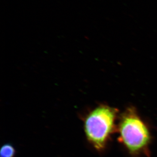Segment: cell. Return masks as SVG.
<instances>
[{"instance_id":"cell-3","label":"cell","mask_w":157,"mask_h":157,"mask_svg":"<svg viewBox=\"0 0 157 157\" xmlns=\"http://www.w3.org/2000/svg\"><path fill=\"white\" fill-rule=\"evenodd\" d=\"M15 151L13 147L7 144L3 145L0 150V157H13Z\"/></svg>"},{"instance_id":"cell-2","label":"cell","mask_w":157,"mask_h":157,"mask_svg":"<svg viewBox=\"0 0 157 157\" xmlns=\"http://www.w3.org/2000/svg\"><path fill=\"white\" fill-rule=\"evenodd\" d=\"M117 110L107 105H101L86 117L85 130L86 138L98 151L105 148L110 135L115 130Z\"/></svg>"},{"instance_id":"cell-1","label":"cell","mask_w":157,"mask_h":157,"mask_svg":"<svg viewBox=\"0 0 157 157\" xmlns=\"http://www.w3.org/2000/svg\"><path fill=\"white\" fill-rule=\"evenodd\" d=\"M119 131L121 142L131 154H140L150 144V130L134 107L128 108L122 114Z\"/></svg>"}]
</instances>
